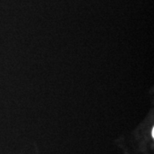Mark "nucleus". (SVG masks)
Segmentation results:
<instances>
[{"label":"nucleus","instance_id":"obj_1","mask_svg":"<svg viewBox=\"0 0 154 154\" xmlns=\"http://www.w3.org/2000/svg\"><path fill=\"white\" fill-rule=\"evenodd\" d=\"M152 137L154 136V130H153V129H152Z\"/></svg>","mask_w":154,"mask_h":154}]
</instances>
